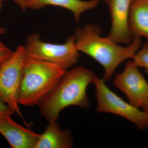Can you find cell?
<instances>
[{
    "mask_svg": "<svg viewBox=\"0 0 148 148\" xmlns=\"http://www.w3.org/2000/svg\"><path fill=\"white\" fill-rule=\"evenodd\" d=\"M101 30L95 24L76 29L74 36L78 50L89 56L101 64L104 69L103 79L109 81L119 64L133 58L141 46L140 37H134L126 47L119 46L107 36H101Z\"/></svg>",
    "mask_w": 148,
    "mask_h": 148,
    "instance_id": "obj_1",
    "label": "cell"
},
{
    "mask_svg": "<svg viewBox=\"0 0 148 148\" xmlns=\"http://www.w3.org/2000/svg\"><path fill=\"white\" fill-rule=\"evenodd\" d=\"M95 77L90 70L82 66L67 71L38 105L40 113L48 121H54L58 119L61 111L69 106L89 108L86 89L88 85L94 83Z\"/></svg>",
    "mask_w": 148,
    "mask_h": 148,
    "instance_id": "obj_2",
    "label": "cell"
},
{
    "mask_svg": "<svg viewBox=\"0 0 148 148\" xmlns=\"http://www.w3.org/2000/svg\"><path fill=\"white\" fill-rule=\"evenodd\" d=\"M67 72L57 64L26 57L18 90L19 105L27 107L38 105Z\"/></svg>",
    "mask_w": 148,
    "mask_h": 148,
    "instance_id": "obj_3",
    "label": "cell"
},
{
    "mask_svg": "<svg viewBox=\"0 0 148 148\" xmlns=\"http://www.w3.org/2000/svg\"><path fill=\"white\" fill-rule=\"evenodd\" d=\"M25 48L26 58L57 64L66 70L76 64L80 57L76 38L72 35L63 44L44 42L40 35L32 34L27 38Z\"/></svg>",
    "mask_w": 148,
    "mask_h": 148,
    "instance_id": "obj_4",
    "label": "cell"
},
{
    "mask_svg": "<svg viewBox=\"0 0 148 148\" xmlns=\"http://www.w3.org/2000/svg\"><path fill=\"white\" fill-rule=\"evenodd\" d=\"M93 84L96 90L98 112L111 113L123 117L140 130L148 127V115L145 111L123 101L107 87L103 79L95 77Z\"/></svg>",
    "mask_w": 148,
    "mask_h": 148,
    "instance_id": "obj_5",
    "label": "cell"
},
{
    "mask_svg": "<svg viewBox=\"0 0 148 148\" xmlns=\"http://www.w3.org/2000/svg\"><path fill=\"white\" fill-rule=\"evenodd\" d=\"M25 58L24 46L20 45L0 67V98L21 118L18 93Z\"/></svg>",
    "mask_w": 148,
    "mask_h": 148,
    "instance_id": "obj_6",
    "label": "cell"
},
{
    "mask_svg": "<svg viewBox=\"0 0 148 148\" xmlns=\"http://www.w3.org/2000/svg\"><path fill=\"white\" fill-rule=\"evenodd\" d=\"M133 61L127 62L124 71L117 74L114 84L137 108L148 100V83Z\"/></svg>",
    "mask_w": 148,
    "mask_h": 148,
    "instance_id": "obj_7",
    "label": "cell"
},
{
    "mask_svg": "<svg viewBox=\"0 0 148 148\" xmlns=\"http://www.w3.org/2000/svg\"><path fill=\"white\" fill-rule=\"evenodd\" d=\"M13 111L0 112V134L12 148H35L41 134L16 123Z\"/></svg>",
    "mask_w": 148,
    "mask_h": 148,
    "instance_id": "obj_8",
    "label": "cell"
},
{
    "mask_svg": "<svg viewBox=\"0 0 148 148\" xmlns=\"http://www.w3.org/2000/svg\"><path fill=\"white\" fill-rule=\"evenodd\" d=\"M108 5L112 18L110 32L108 36L116 43L129 44L133 39L129 29L128 18L133 0H104Z\"/></svg>",
    "mask_w": 148,
    "mask_h": 148,
    "instance_id": "obj_9",
    "label": "cell"
},
{
    "mask_svg": "<svg viewBox=\"0 0 148 148\" xmlns=\"http://www.w3.org/2000/svg\"><path fill=\"white\" fill-rule=\"evenodd\" d=\"M99 3L98 0H24V5L26 9L34 10L42 9L47 5L61 7L71 11L76 22H78L83 12L95 8Z\"/></svg>",
    "mask_w": 148,
    "mask_h": 148,
    "instance_id": "obj_10",
    "label": "cell"
},
{
    "mask_svg": "<svg viewBox=\"0 0 148 148\" xmlns=\"http://www.w3.org/2000/svg\"><path fill=\"white\" fill-rule=\"evenodd\" d=\"M73 146L71 131L62 129L54 121H49L35 148H70Z\"/></svg>",
    "mask_w": 148,
    "mask_h": 148,
    "instance_id": "obj_11",
    "label": "cell"
},
{
    "mask_svg": "<svg viewBox=\"0 0 148 148\" xmlns=\"http://www.w3.org/2000/svg\"><path fill=\"white\" fill-rule=\"evenodd\" d=\"M128 26L132 38L148 40V0H133L130 8Z\"/></svg>",
    "mask_w": 148,
    "mask_h": 148,
    "instance_id": "obj_12",
    "label": "cell"
},
{
    "mask_svg": "<svg viewBox=\"0 0 148 148\" xmlns=\"http://www.w3.org/2000/svg\"><path fill=\"white\" fill-rule=\"evenodd\" d=\"M132 58L138 68H144L148 74V41L139 49Z\"/></svg>",
    "mask_w": 148,
    "mask_h": 148,
    "instance_id": "obj_13",
    "label": "cell"
},
{
    "mask_svg": "<svg viewBox=\"0 0 148 148\" xmlns=\"http://www.w3.org/2000/svg\"><path fill=\"white\" fill-rule=\"evenodd\" d=\"M12 51L3 42L0 41V63L3 64L12 55Z\"/></svg>",
    "mask_w": 148,
    "mask_h": 148,
    "instance_id": "obj_14",
    "label": "cell"
},
{
    "mask_svg": "<svg viewBox=\"0 0 148 148\" xmlns=\"http://www.w3.org/2000/svg\"><path fill=\"white\" fill-rule=\"evenodd\" d=\"M10 111L13 110L0 98V112H8Z\"/></svg>",
    "mask_w": 148,
    "mask_h": 148,
    "instance_id": "obj_15",
    "label": "cell"
},
{
    "mask_svg": "<svg viewBox=\"0 0 148 148\" xmlns=\"http://www.w3.org/2000/svg\"><path fill=\"white\" fill-rule=\"evenodd\" d=\"M14 2L16 3L18 6L23 10L25 11L26 9L24 6V0H12Z\"/></svg>",
    "mask_w": 148,
    "mask_h": 148,
    "instance_id": "obj_16",
    "label": "cell"
},
{
    "mask_svg": "<svg viewBox=\"0 0 148 148\" xmlns=\"http://www.w3.org/2000/svg\"><path fill=\"white\" fill-rule=\"evenodd\" d=\"M140 108L142 109L143 111H145L148 115V100L144 102L142 104Z\"/></svg>",
    "mask_w": 148,
    "mask_h": 148,
    "instance_id": "obj_17",
    "label": "cell"
},
{
    "mask_svg": "<svg viewBox=\"0 0 148 148\" xmlns=\"http://www.w3.org/2000/svg\"><path fill=\"white\" fill-rule=\"evenodd\" d=\"M7 32V29L3 27L0 26V36L5 34Z\"/></svg>",
    "mask_w": 148,
    "mask_h": 148,
    "instance_id": "obj_18",
    "label": "cell"
},
{
    "mask_svg": "<svg viewBox=\"0 0 148 148\" xmlns=\"http://www.w3.org/2000/svg\"><path fill=\"white\" fill-rule=\"evenodd\" d=\"M3 0H0V11H1V9L2 4V2Z\"/></svg>",
    "mask_w": 148,
    "mask_h": 148,
    "instance_id": "obj_19",
    "label": "cell"
},
{
    "mask_svg": "<svg viewBox=\"0 0 148 148\" xmlns=\"http://www.w3.org/2000/svg\"><path fill=\"white\" fill-rule=\"evenodd\" d=\"M2 64H1V63H0V67H1V66Z\"/></svg>",
    "mask_w": 148,
    "mask_h": 148,
    "instance_id": "obj_20",
    "label": "cell"
},
{
    "mask_svg": "<svg viewBox=\"0 0 148 148\" xmlns=\"http://www.w3.org/2000/svg\"><path fill=\"white\" fill-rule=\"evenodd\" d=\"M7 1V0H3V1Z\"/></svg>",
    "mask_w": 148,
    "mask_h": 148,
    "instance_id": "obj_21",
    "label": "cell"
}]
</instances>
